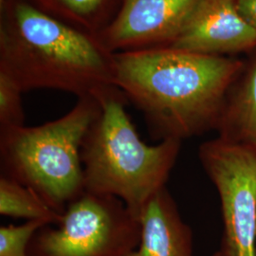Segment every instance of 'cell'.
I'll return each mask as SVG.
<instances>
[{"mask_svg": "<svg viewBox=\"0 0 256 256\" xmlns=\"http://www.w3.org/2000/svg\"><path fill=\"white\" fill-rule=\"evenodd\" d=\"M115 54L114 84L140 110L158 142L216 130L238 61L170 46Z\"/></svg>", "mask_w": 256, "mask_h": 256, "instance_id": "obj_1", "label": "cell"}, {"mask_svg": "<svg viewBox=\"0 0 256 256\" xmlns=\"http://www.w3.org/2000/svg\"><path fill=\"white\" fill-rule=\"evenodd\" d=\"M0 72L24 92L55 90L77 98L116 86L115 54L94 36L26 0L0 4Z\"/></svg>", "mask_w": 256, "mask_h": 256, "instance_id": "obj_2", "label": "cell"}, {"mask_svg": "<svg viewBox=\"0 0 256 256\" xmlns=\"http://www.w3.org/2000/svg\"><path fill=\"white\" fill-rule=\"evenodd\" d=\"M95 97L101 112L81 149L84 190L118 198L140 220L148 203L166 187L182 142L146 144L126 110L128 99L117 86Z\"/></svg>", "mask_w": 256, "mask_h": 256, "instance_id": "obj_3", "label": "cell"}, {"mask_svg": "<svg viewBox=\"0 0 256 256\" xmlns=\"http://www.w3.org/2000/svg\"><path fill=\"white\" fill-rule=\"evenodd\" d=\"M100 112V101L86 96L41 126L0 128L1 176L32 189L62 214L86 192L81 149Z\"/></svg>", "mask_w": 256, "mask_h": 256, "instance_id": "obj_4", "label": "cell"}, {"mask_svg": "<svg viewBox=\"0 0 256 256\" xmlns=\"http://www.w3.org/2000/svg\"><path fill=\"white\" fill-rule=\"evenodd\" d=\"M39 230L28 256H126L140 240V221L118 198L84 192L57 224Z\"/></svg>", "mask_w": 256, "mask_h": 256, "instance_id": "obj_5", "label": "cell"}, {"mask_svg": "<svg viewBox=\"0 0 256 256\" xmlns=\"http://www.w3.org/2000/svg\"><path fill=\"white\" fill-rule=\"evenodd\" d=\"M202 167L220 196L222 256H256V155L220 137L200 144Z\"/></svg>", "mask_w": 256, "mask_h": 256, "instance_id": "obj_6", "label": "cell"}, {"mask_svg": "<svg viewBox=\"0 0 256 256\" xmlns=\"http://www.w3.org/2000/svg\"><path fill=\"white\" fill-rule=\"evenodd\" d=\"M200 0H122L99 36L112 54L170 46Z\"/></svg>", "mask_w": 256, "mask_h": 256, "instance_id": "obj_7", "label": "cell"}, {"mask_svg": "<svg viewBox=\"0 0 256 256\" xmlns=\"http://www.w3.org/2000/svg\"><path fill=\"white\" fill-rule=\"evenodd\" d=\"M256 45V30L240 14L238 0H200L170 48L220 55Z\"/></svg>", "mask_w": 256, "mask_h": 256, "instance_id": "obj_8", "label": "cell"}, {"mask_svg": "<svg viewBox=\"0 0 256 256\" xmlns=\"http://www.w3.org/2000/svg\"><path fill=\"white\" fill-rule=\"evenodd\" d=\"M140 240L126 256H194L192 232L165 187L140 216Z\"/></svg>", "mask_w": 256, "mask_h": 256, "instance_id": "obj_9", "label": "cell"}, {"mask_svg": "<svg viewBox=\"0 0 256 256\" xmlns=\"http://www.w3.org/2000/svg\"><path fill=\"white\" fill-rule=\"evenodd\" d=\"M216 131L218 137L256 155V59L230 86Z\"/></svg>", "mask_w": 256, "mask_h": 256, "instance_id": "obj_10", "label": "cell"}, {"mask_svg": "<svg viewBox=\"0 0 256 256\" xmlns=\"http://www.w3.org/2000/svg\"><path fill=\"white\" fill-rule=\"evenodd\" d=\"M70 27L99 36L119 10L122 0H26Z\"/></svg>", "mask_w": 256, "mask_h": 256, "instance_id": "obj_11", "label": "cell"}, {"mask_svg": "<svg viewBox=\"0 0 256 256\" xmlns=\"http://www.w3.org/2000/svg\"><path fill=\"white\" fill-rule=\"evenodd\" d=\"M0 214L27 221L41 220L48 225L57 224L62 216L32 189L2 176H0Z\"/></svg>", "mask_w": 256, "mask_h": 256, "instance_id": "obj_12", "label": "cell"}, {"mask_svg": "<svg viewBox=\"0 0 256 256\" xmlns=\"http://www.w3.org/2000/svg\"><path fill=\"white\" fill-rule=\"evenodd\" d=\"M46 225L41 220H28L14 226L0 227V256H28V248L37 232Z\"/></svg>", "mask_w": 256, "mask_h": 256, "instance_id": "obj_13", "label": "cell"}, {"mask_svg": "<svg viewBox=\"0 0 256 256\" xmlns=\"http://www.w3.org/2000/svg\"><path fill=\"white\" fill-rule=\"evenodd\" d=\"M22 94L16 82L0 72V128L25 126Z\"/></svg>", "mask_w": 256, "mask_h": 256, "instance_id": "obj_14", "label": "cell"}, {"mask_svg": "<svg viewBox=\"0 0 256 256\" xmlns=\"http://www.w3.org/2000/svg\"><path fill=\"white\" fill-rule=\"evenodd\" d=\"M238 7L240 14L256 30V0H238Z\"/></svg>", "mask_w": 256, "mask_h": 256, "instance_id": "obj_15", "label": "cell"}, {"mask_svg": "<svg viewBox=\"0 0 256 256\" xmlns=\"http://www.w3.org/2000/svg\"><path fill=\"white\" fill-rule=\"evenodd\" d=\"M212 256H221V252H220V250L218 252H214Z\"/></svg>", "mask_w": 256, "mask_h": 256, "instance_id": "obj_16", "label": "cell"}, {"mask_svg": "<svg viewBox=\"0 0 256 256\" xmlns=\"http://www.w3.org/2000/svg\"><path fill=\"white\" fill-rule=\"evenodd\" d=\"M3 1H4V0H0V4H1Z\"/></svg>", "mask_w": 256, "mask_h": 256, "instance_id": "obj_17", "label": "cell"}]
</instances>
